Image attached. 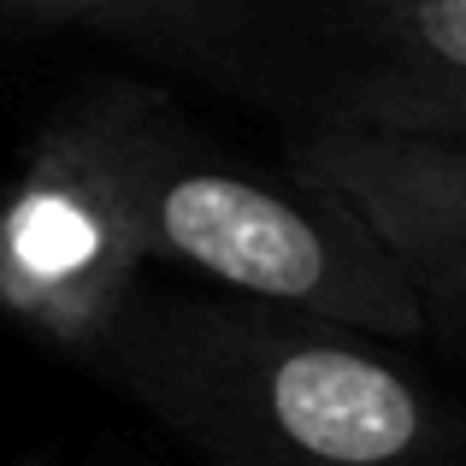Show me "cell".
I'll use <instances>...</instances> for the list:
<instances>
[{"instance_id":"3957f363","label":"cell","mask_w":466,"mask_h":466,"mask_svg":"<svg viewBox=\"0 0 466 466\" xmlns=\"http://www.w3.org/2000/svg\"><path fill=\"white\" fill-rule=\"evenodd\" d=\"M148 42L289 130L466 142V0H148Z\"/></svg>"},{"instance_id":"8992f818","label":"cell","mask_w":466,"mask_h":466,"mask_svg":"<svg viewBox=\"0 0 466 466\" xmlns=\"http://www.w3.org/2000/svg\"><path fill=\"white\" fill-rule=\"evenodd\" d=\"M6 6H35V12H125L148 0H6Z\"/></svg>"},{"instance_id":"5b68a950","label":"cell","mask_w":466,"mask_h":466,"mask_svg":"<svg viewBox=\"0 0 466 466\" xmlns=\"http://www.w3.org/2000/svg\"><path fill=\"white\" fill-rule=\"evenodd\" d=\"M289 166L360 213L408 278L425 330L466 342V142L289 130Z\"/></svg>"},{"instance_id":"6da1fadb","label":"cell","mask_w":466,"mask_h":466,"mask_svg":"<svg viewBox=\"0 0 466 466\" xmlns=\"http://www.w3.org/2000/svg\"><path fill=\"white\" fill-rule=\"evenodd\" d=\"M83 360L207 466H449L455 420L384 337L242 296H142Z\"/></svg>"},{"instance_id":"7a4b0ae2","label":"cell","mask_w":466,"mask_h":466,"mask_svg":"<svg viewBox=\"0 0 466 466\" xmlns=\"http://www.w3.org/2000/svg\"><path fill=\"white\" fill-rule=\"evenodd\" d=\"M118 195L142 254L266 308L366 330L420 337L425 319L384 242L313 171L254 166L218 148L148 83H106L59 113Z\"/></svg>"},{"instance_id":"277c9868","label":"cell","mask_w":466,"mask_h":466,"mask_svg":"<svg viewBox=\"0 0 466 466\" xmlns=\"http://www.w3.org/2000/svg\"><path fill=\"white\" fill-rule=\"evenodd\" d=\"M148 266L118 195L54 118L0 201V308L77 354Z\"/></svg>"}]
</instances>
